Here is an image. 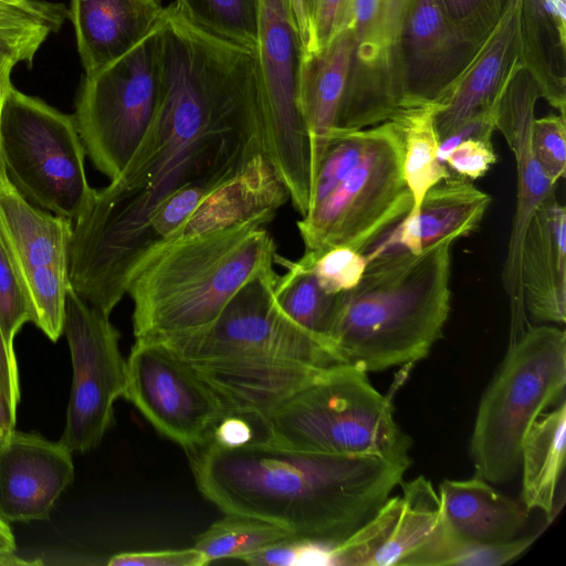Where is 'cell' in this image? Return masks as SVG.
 Masks as SVG:
<instances>
[{"label":"cell","mask_w":566,"mask_h":566,"mask_svg":"<svg viewBox=\"0 0 566 566\" xmlns=\"http://www.w3.org/2000/svg\"><path fill=\"white\" fill-rule=\"evenodd\" d=\"M159 35L160 102L151 128L125 169L73 220L72 290L106 315L126 294L155 209L184 187L220 185L264 154L256 53L174 9Z\"/></svg>","instance_id":"6da1fadb"},{"label":"cell","mask_w":566,"mask_h":566,"mask_svg":"<svg viewBox=\"0 0 566 566\" xmlns=\"http://www.w3.org/2000/svg\"><path fill=\"white\" fill-rule=\"evenodd\" d=\"M187 453L198 490L224 513L261 518L329 546L367 523L410 465L295 450L269 439L209 441Z\"/></svg>","instance_id":"7a4b0ae2"},{"label":"cell","mask_w":566,"mask_h":566,"mask_svg":"<svg viewBox=\"0 0 566 566\" xmlns=\"http://www.w3.org/2000/svg\"><path fill=\"white\" fill-rule=\"evenodd\" d=\"M368 261L359 283L336 295L327 343L337 361L380 371L428 356L451 308V245Z\"/></svg>","instance_id":"3957f363"},{"label":"cell","mask_w":566,"mask_h":566,"mask_svg":"<svg viewBox=\"0 0 566 566\" xmlns=\"http://www.w3.org/2000/svg\"><path fill=\"white\" fill-rule=\"evenodd\" d=\"M276 245L260 224H243L161 245L133 272L135 340L163 342L212 323L254 275L273 268Z\"/></svg>","instance_id":"277c9868"},{"label":"cell","mask_w":566,"mask_h":566,"mask_svg":"<svg viewBox=\"0 0 566 566\" xmlns=\"http://www.w3.org/2000/svg\"><path fill=\"white\" fill-rule=\"evenodd\" d=\"M265 427L269 440L285 448L411 463V440L396 422L389 398L355 366L329 367L276 408Z\"/></svg>","instance_id":"5b68a950"},{"label":"cell","mask_w":566,"mask_h":566,"mask_svg":"<svg viewBox=\"0 0 566 566\" xmlns=\"http://www.w3.org/2000/svg\"><path fill=\"white\" fill-rule=\"evenodd\" d=\"M565 386V332L525 327L480 400L470 439L475 475L495 484L514 479L527 431L544 409L564 398Z\"/></svg>","instance_id":"8992f818"},{"label":"cell","mask_w":566,"mask_h":566,"mask_svg":"<svg viewBox=\"0 0 566 566\" xmlns=\"http://www.w3.org/2000/svg\"><path fill=\"white\" fill-rule=\"evenodd\" d=\"M73 115L9 88L0 114V157L12 186L32 205L75 220L95 193Z\"/></svg>","instance_id":"52a82bcc"},{"label":"cell","mask_w":566,"mask_h":566,"mask_svg":"<svg viewBox=\"0 0 566 566\" xmlns=\"http://www.w3.org/2000/svg\"><path fill=\"white\" fill-rule=\"evenodd\" d=\"M402 171V136L394 120L369 127L354 168L297 221L305 251L347 247L361 253L412 209Z\"/></svg>","instance_id":"ba28073f"},{"label":"cell","mask_w":566,"mask_h":566,"mask_svg":"<svg viewBox=\"0 0 566 566\" xmlns=\"http://www.w3.org/2000/svg\"><path fill=\"white\" fill-rule=\"evenodd\" d=\"M159 102V25L130 52L84 76L73 117L86 155L109 180L145 140Z\"/></svg>","instance_id":"9c48e42d"},{"label":"cell","mask_w":566,"mask_h":566,"mask_svg":"<svg viewBox=\"0 0 566 566\" xmlns=\"http://www.w3.org/2000/svg\"><path fill=\"white\" fill-rule=\"evenodd\" d=\"M256 11L263 150L304 217L313 184L311 142L298 104L304 45L289 0H256Z\"/></svg>","instance_id":"30bf717a"},{"label":"cell","mask_w":566,"mask_h":566,"mask_svg":"<svg viewBox=\"0 0 566 566\" xmlns=\"http://www.w3.org/2000/svg\"><path fill=\"white\" fill-rule=\"evenodd\" d=\"M277 274L265 269L249 280L208 326L160 343L188 363L279 359L317 367L340 365L329 346L293 322L274 297Z\"/></svg>","instance_id":"8fae6325"},{"label":"cell","mask_w":566,"mask_h":566,"mask_svg":"<svg viewBox=\"0 0 566 566\" xmlns=\"http://www.w3.org/2000/svg\"><path fill=\"white\" fill-rule=\"evenodd\" d=\"M63 333L73 379L60 441L72 452L84 453L97 447L114 423V403L126 387V359L109 316L72 289L66 297Z\"/></svg>","instance_id":"7c38bea8"},{"label":"cell","mask_w":566,"mask_h":566,"mask_svg":"<svg viewBox=\"0 0 566 566\" xmlns=\"http://www.w3.org/2000/svg\"><path fill=\"white\" fill-rule=\"evenodd\" d=\"M73 220L29 202L0 165V231L17 268L31 323L52 342L63 334Z\"/></svg>","instance_id":"4fadbf2b"},{"label":"cell","mask_w":566,"mask_h":566,"mask_svg":"<svg viewBox=\"0 0 566 566\" xmlns=\"http://www.w3.org/2000/svg\"><path fill=\"white\" fill-rule=\"evenodd\" d=\"M130 401L163 436L192 451L209 441L227 409L193 367L160 342L135 340L126 359Z\"/></svg>","instance_id":"5bb4252c"},{"label":"cell","mask_w":566,"mask_h":566,"mask_svg":"<svg viewBox=\"0 0 566 566\" xmlns=\"http://www.w3.org/2000/svg\"><path fill=\"white\" fill-rule=\"evenodd\" d=\"M447 543L440 499L431 482L418 476L402 484L377 513L343 543L333 546L331 565L437 566Z\"/></svg>","instance_id":"9a60e30c"},{"label":"cell","mask_w":566,"mask_h":566,"mask_svg":"<svg viewBox=\"0 0 566 566\" xmlns=\"http://www.w3.org/2000/svg\"><path fill=\"white\" fill-rule=\"evenodd\" d=\"M539 97L536 82L520 60L497 99L495 118V127L512 150L516 167V205L502 270V283L511 310V339L527 323L521 286V256L525 233L533 214L555 196L556 190V185L544 174L531 145L535 105Z\"/></svg>","instance_id":"2e32d148"},{"label":"cell","mask_w":566,"mask_h":566,"mask_svg":"<svg viewBox=\"0 0 566 566\" xmlns=\"http://www.w3.org/2000/svg\"><path fill=\"white\" fill-rule=\"evenodd\" d=\"M481 45L454 29L437 0H409L395 49L402 111L438 105Z\"/></svg>","instance_id":"e0dca14e"},{"label":"cell","mask_w":566,"mask_h":566,"mask_svg":"<svg viewBox=\"0 0 566 566\" xmlns=\"http://www.w3.org/2000/svg\"><path fill=\"white\" fill-rule=\"evenodd\" d=\"M73 480L72 451L62 441L0 428V516L4 521L48 520Z\"/></svg>","instance_id":"ac0fdd59"},{"label":"cell","mask_w":566,"mask_h":566,"mask_svg":"<svg viewBox=\"0 0 566 566\" xmlns=\"http://www.w3.org/2000/svg\"><path fill=\"white\" fill-rule=\"evenodd\" d=\"M491 197L471 180L451 175L431 187L418 209L386 231L363 253L367 262L399 251L413 254L475 231Z\"/></svg>","instance_id":"d6986e66"},{"label":"cell","mask_w":566,"mask_h":566,"mask_svg":"<svg viewBox=\"0 0 566 566\" xmlns=\"http://www.w3.org/2000/svg\"><path fill=\"white\" fill-rule=\"evenodd\" d=\"M289 200L275 168L264 154H258L208 192L159 247L243 224L264 226Z\"/></svg>","instance_id":"ffe728a7"},{"label":"cell","mask_w":566,"mask_h":566,"mask_svg":"<svg viewBox=\"0 0 566 566\" xmlns=\"http://www.w3.org/2000/svg\"><path fill=\"white\" fill-rule=\"evenodd\" d=\"M518 61L520 0H507L492 32L436 105L433 122L439 139L479 112L495 106Z\"/></svg>","instance_id":"44dd1931"},{"label":"cell","mask_w":566,"mask_h":566,"mask_svg":"<svg viewBox=\"0 0 566 566\" xmlns=\"http://www.w3.org/2000/svg\"><path fill=\"white\" fill-rule=\"evenodd\" d=\"M189 364L219 396L227 412L253 416L264 422L276 408L329 368L279 359H213Z\"/></svg>","instance_id":"7402d4cb"},{"label":"cell","mask_w":566,"mask_h":566,"mask_svg":"<svg viewBox=\"0 0 566 566\" xmlns=\"http://www.w3.org/2000/svg\"><path fill=\"white\" fill-rule=\"evenodd\" d=\"M525 312L543 323L566 321V208L556 196L533 214L521 256Z\"/></svg>","instance_id":"603a6c76"},{"label":"cell","mask_w":566,"mask_h":566,"mask_svg":"<svg viewBox=\"0 0 566 566\" xmlns=\"http://www.w3.org/2000/svg\"><path fill=\"white\" fill-rule=\"evenodd\" d=\"M160 0H71L77 51L85 75L114 63L160 24Z\"/></svg>","instance_id":"cb8c5ba5"},{"label":"cell","mask_w":566,"mask_h":566,"mask_svg":"<svg viewBox=\"0 0 566 566\" xmlns=\"http://www.w3.org/2000/svg\"><path fill=\"white\" fill-rule=\"evenodd\" d=\"M442 522L449 543L493 544L515 538L527 511L479 475L443 480L438 489Z\"/></svg>","instance_id":"d4e9b609"},{"label":"cell","mask_w":566,"mask_h":566,"mask_svg":"<svg viewBox=\"0 0 566 566\" xmlns=\"http://www.w3.org/2000/svg\"><path fill=\"white\" fill-rule=\"evenodd\" d=\"M354 48V35L348 27L326 48L303 54L298 104L311 142L313 179L336 127Z\"/></svg>","instance_id":"484cf974"},{"label":"cell","mask_w":566,"mask_h":566,"mask_svg":"<svg viewBox=\"0 0 566 566\" xmlns=\"http://www.w3.org/2000/svg\"><path fill=\"white\" fill-rule=\"evenodd\" d=\"M565 44L566 25L545 10L543 0H520L521 63L541 97L566 117Z\"/></svg>","instance_id":"4316f807"},{"label":"cell","mask_w":566,"mask_h":566,"mask_svg":"<svg viewBox=\"0 0 566 566\" xmlns=\"http://www.w3.org/2000/svg\"><path fill=\"white\" fill-rule=\"evenodd\" d=\"M566 401L543 412L527 431L521 451L522 501L527 512L554 513L565 463Z\"/></svg>","instance_id":"83f0119b"},{"label":"cell","mask_w":566,"mask_h":566,"mask_svg":"<svg viewBox=\"0 0 566 566\" xmlns=\"http://www.w3.org/2000/svg\"><path fill=\"white\" fill-rule=\"evenodd\" d=\"M436 105H422L401 111L394 120L402 136V171L413 206L409 213L420 206L427 191L452 172L439 161L440 139L433 116Z\"/></svg>","instance_id":"f1b7e54d"},{"label":"cell","mask_w":566,"mask_h":566,"mask_svg":"<svg viewBox=\"0 0 566 566\" xmlns=\"http://www.w3.org/2000/svg\"><path fill=\"white\" fill-rule=\"evenodd\" d=\"M275 262L286 269L283 275H277L274 285L279 306L293 322L328 345L327 333L337 294H329L319 286L304 254L296 261L276 254Z\"/></svg>","instance_id":"f546056e"},{"label":"cell","mask_w":566,"mask_h":566,"mask_svg":"<svg viewBox=\"0 0 566 566\" xmlns=\"http://www.w3.org/2000/svg\"><path fill=\"white\" fill-rule=\"evenodd\" d=\"M294 536L271 522L249 515L226 513L201 533L193 544L207 564L224 558L241 559L270 544Z\"/></svg>","instance_id":"4dcf8cb0"},{"label":"cell","mask_w":566,"mask_h":566,"mask_svg":"<svg viewBox=\"0 0 566 566\" xmlns=\"http://www.w3.org/2000/svg\"><path fill=\"white\" fill-rule=\"evenodd\" d=\"M174 4L200 30L256 53V0H176Z\"/></svg>","instance_id":"1f68e13d"},{"label":"cell","mask_w":566,"mask_h":566,"mask_svg":"<svg viewBox=\"0 0 566 566\" xmlns=\"http://www.w3.org/2000/svg\"><path fill=\"white\" fill-rule=\"evenodd\" d=\"M319 286L329 294L354 289L360 281L367 259L360 251L334 247L323 251H305Z\"/></svg>","instance_id":"d6a6232c"},{"label":"cell","mask_w":566,"mask_h":566,"mask_svg":"<svg viewBox=\"0 0 566 566\" xmlns=\"http://www.w3.org/2000/svg\"><path fill=\"white\" fill-rule=\"evenodd\" d=\"M28 322H31L29 302L0 231V331L10 349H13L15 335Z\"/></svg>","instance_id":"836d02e7"},{"label":"cell","mask_w":566,"mask_h":566,"mask_svg":"<svg viewBox=\"0 0 566 566\" xmlns=\"http://www.w3.org/2000/svg\"><path fill=\"white\" fill-rule=\"evenodd\" d=\"M454 29L482 44L499 22L507 0H437Z\"/></svg>","instance_id":"e575fe53"},{"label":"cell","mask_w":566,"mask_h":566,"mask_svg":"<svg viewBox=\"0 0 566 566\" xmlns=\"http://www.w3.org/2000/svg\"><path fill=\"white\" fill-rule=\"evenodd\" d=\"M539 533L493 544L447 542L438 566H501L525 553Z\"/></svg>","instance_id":"d590c367"},{"label":"cell","mask_w":566,"mask_h":566,"mask_svg":"<svg viewBox=\"0 0 566 566\" xmlns=\"http://www.w3.org/2000/svg\"><path fill=\"white\" fill-rule=\"evenodd\" d=\"M531 145L544 174L557 185L566 172V117L549 114L534 118Z\"/></svg>","instance_id":"8d00e7d4"},{"label":"cell","mask_w":566,"mask_h":566,"mask_svg":"<svg viewBox=\"0 0 566 566\" xmlns=\"http://www.w3.org/2000/svg\"><path fill=\"white\" fill-rule=\"evenodd\" d=\"M333 546L300 536L270 544L240 560L254 566L329 565Z\"/></svg>","instance_id":"74e56055"},{"label":"cell","mask_w":566,"mask_h":566,"mask_svg":"<svg viewBox=\"0 0 566 566\" xmlns=\"http://www.w3.org/2000/svg\"><path fill=\"white\" fill-rule=\"evenodd\" d=\"M353 2L354 0H313L310 13V39L305 52L326 48L349 27Z\"/></svg>","instance_id":"f35d334b"},{"label":"cell","mask_w":566,"mask_h":566,"mask_svg":"<svg viewBox=\"0 0 566 566\" xmlns=\"http://www.w3.org/2000/svg\"><path fill=\"white\" fill-rule=\"evenodd\" d=\"M496 160L492 142L467 139L451 150L444 164L453 175L473 181L483 177Z\"/></svg>","instance_id":"ab89813d"},{"label":"cell","mask_w":566,"mask_h":566,"mask_svg":"<svg viewBox=\"0 0 566 566\" xmlns=\"http://www.w3.org/2000/svg\"><path fill=\"white\" fill-rule=\"evenodd\" d=\"M207 562L196 548L126 552L112 556L109 566H202Z\"/></svg>","instance_id":"60d3db41"},{"label":"cell","mask_w":566,"mask_h":566,"mask_svg":"<svg viewBox=\"0 0 566 566\" xmlns=\"http://www.w3.org/2000/svg\"><path fill=\"white\" fill-rule=\"evenodd\" d=\"M496 104L489 109L473 115L440 140L438 149V159L440 163L444 164L451 150L463 140L482 139L492 142L493 132L496 129Z\"/></svg>","instance_id":"b9f144b4"},{"label":"cell","mask_w":566,"mask_h":566,"mask_svg":"<svg viewBox=\"0 0 566 566\" xmlns=\"http://www.w3.org/2000/svg\"><path fill=\"white\" fill-rule=\"evenodd\" d=\"M0 397L13 426L20 402V380L18 363L13 349L6 344L0 331Z\"/></svg>","instance_id":"7bdbcfd3"},{"label":"cell","mask_w":566,"mask_h":566,"mask_svg":"<svg viewBox=\"0 0 566 566\" xmlns=\"http://www.w3.org/2000/svg\"><path fill=\"white\" fill-rule=\"evenodd\" d=\"M292 14L300 32L304 52L308 44L310 39V13L306 0H289Z\"/></svg>","instance_id":"ee69618b"},{"label":"cell","mask_w":566,"mask_h":566,"mask_svg":"<svg viewBox=\"0 0 566 566\" xmlns=\"http://www.w3.org/2000/svg\"><path fill=\"white\" fill-rule=\"evenodd\" d=\"M18 64L15 59L9 53L0 50V114L6 95L9 88L12 86L11 73L13 67ZM2 164L0 157V165Z\"/></svg>","instance_id":"f6af8a7d"},{"label":"cell","mask_w":566,"mask_h":566,"mask_svg":"<svg viewBox=\"0 0 566 566\" xmlns=\"http://www.w3.org/2000/svg\"><path fill=\"white\" fill-rule=\"evenodd\" d=\"M15 539L7 521L0 516V558L14 557Z\"/></svg>","instance_id":"bcb514c9"},{"label":"cell","mask_w":566,"mask_h":566,"mask_svg":"<svg viewBox=\"0 0 566 566\" xmlns=\"http://www.w3.org/2000/svg\"><path fill=\"white\" fill-rule=\"evenodd\" d=\"M10 4L24 7V8H35L42 6L46 0H0Z\"/></svg>","instance_id":"7dc6e473"},{"label":"cell","mask_w":566,"mask_h":566,"mask_svg":"<svg viewBox=\"0 0 566 566\" xmlns=\"http://www.w3.org/2000/svg\"><path fill=\"white\" fill-rule=\"evenodd\" d=\"M6 426L14 427L9 419L8 412L0 397V428Z\"/></svg>","instance_id":"c3c4849f"},{"label":"cell","mask_w":566,"mask_h":566,"mask_svg":"<svg viewBox=\"0 0 566 566\" xmlns=\"http://www.w3.org/2000/svg\"><path fill=\"white\" fill-rule=\"evenodd\" d=\"M29 564H36V562H27L23 559L18 558L17 556L11 558H0V565H29Z\"/></svg>","instance_id":"681fc988"},{"label":"cell","mask_w":566,"mask_h":566,"mask_svg":"<svg viewBox=\"0 0 566 566\" xmlns=\"http://www.w3.org/2000/svg\"><path fill=\"white\" fill-rule=\"evenodd\" d=\"M306 1H307V7H308V13H311L313 0H306Z\"/></svg>","instance_id":"f907efd6"}]
</instances>
